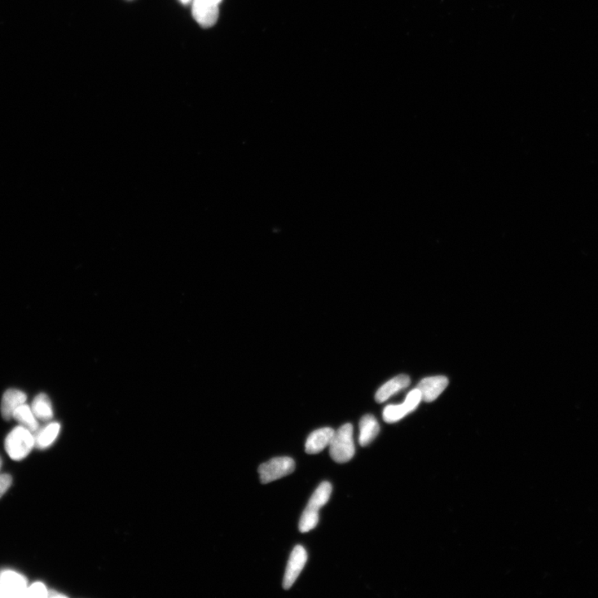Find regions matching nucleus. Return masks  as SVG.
<instances>
[{
  "label": "nucleus",
  "mask_w": 598,
  "mask_h": 598,
  "mask_svg": "<svg viewBox=\"0 0 598 598\" xmlns=\"http://www.w3.org/2000/svg\"><path fill=\"white\" fill-rule=\"evenodd\" d=\"M331 494L332 486L329 482H323L316 488L299 522V530L302 533H307L318 525L319 509L328 502Z\"/></svg>",
  "instance_id": "f257e3e1"
},
{
  "label": "nucleus",
  "mask_w": 598,
  "mask_h": 598,
  "mask_svg": "<svg viewBox=\"0 0 598 598\" xmlns=\"http://www.w3.org/2000/svg\"><path fill=\"white\" fill-rule=\"evenodd\" d=\"M329 452L332 459L337 463L344 464L353 458L355 445L353 425L345 424L334 432L329 444Z\"/></svg>",
  "instance_id": "f03ea898"
},
{
  "label": "nucleus",
  "mask_w": 598,
  "mask_h": 598,
  "mask_svg": "<svg viewBox=\"0 0 598 598\" xmlns=\"http://www.w3.org/2000/svg\"><path fill=\"white\" fill-rule=\"evenodd\" d=\"M4 447L12 460H24L35 447L34 435L24 426H17L7 435Z\"/></svg>",
  "instance_id": "7ed1b4c3"
},
{
  "label": "nucleus",
  "mask_w": 598,
  "mask_h": 598,
  "mask_svg": "<svg viewBox=\"0 0 598 598\" xmlns=\"http://www.w3.org/2000/svg\"><path fill=\"white\" fill-rule=\"evenodd\" d=\"M296 462L290 457H277L259 466L258 474L262 483H269L291 474Z\"/></svg>",
  "instance_id": "20e7f679"
},
{
  "label": "nucleus",
  "mask_w": 598,
  "mask_h": 598,
  "mask_svg": "<svg viewBox=\"0 0 598 598\" xmlns=\"http://www.w3.org/2000/svg\"><path fill=\"white\" fill-rule=\"evenodd\" d=\"M28 580L14 570L0 571V598H24Z\"/></svg>",
  "instance_id": "39448f33"
},
{
  "label": "nucleus",
  "mask_w": 598,
  "mask_h": 598,
  "mask_svg": "<svg viewBox=\"0 0 598 598\" xmlns=\"http://www.w3.org/2000/svg\"><path fill=\"white\" fill-rule=\"evenodd\" d=\"M422 401L421 394L417 388L409 393L404 402L400 404H389L384 409V420L388 423H395L414 411Z\"/></svg>",
  "instance_id": "423d86ee"
},
{
  "label": "nucleus",
  "mask_w": 598,
  "mask_h": 598,
  "mask_svg": "<svg viewBox=\"0 0 598 598\" xmlns=\"http://www.w3.org/2000/svg\"><path fill=\"white\" fill-rule=\"evenodd\" d=\"M307 560V553L305 548L301 545H297L290 554L287 569H286L283 582V587L285 590H289L292 588L303 568H305Z\"/></svg>",
  "instance_id": "0eeeda50"
},
{
  "label": "nucleus",
  "mask_w": 598,
  "mask_h": 598,
  "mask_svg": "<svg viewBox=\"0 0 598 598\" xmlns=\"http://www.w3.org/2000/svg\"><path fill=\"white\" fill-rule=\"evenodd\" d=\"M193 16L202 27L210 28L218 20V3L212 0H195L193 4Z\"/></svg>",
  "instance_id": "6e6552de"
},
{
  "label": "nucleus",
  "mask_w": 598,
  "mask_h": 598,
  "mask_svg": "<svg viewBox=\"0 0 598 598\" xmlns=\"http://www.w3.org/2000/svg\"><path fill=\"white\" fill-rule=\"evenodd\" d=\"M448 384L449 380L446 377H430L421 380L416 388L420 391L422 401L432 402L446 390Z\"/></svg>",
  "instance_id": "1a4fd4ad"
},
{
  "label": "nucleus",
  "mask_w": 598,
  "mask_h": 598,
  "mask_svg": "<svg viewBox=\"0 0 598 598\" xmlns=\"http://www.w3.org/2000/svg\"><path fill=\"white\" fill-rule=\"evenodd\" d=\"M334 432H335L334 430L330 428H321L312 432L309 437H307L305 445V450L307 454H319L325 448L329 446Z\"/></svg>",
  "instance_id": "9d476101"
},
{
  "label": "nucleus",
  "mask_w": 598,
  "mask_h": 598,
  "mask_svg": "<svg viewBox=\"0 0 598 598\" xmlns=\"http://www.w3.org/2000/svg\"><path fill=\"white\" fill-rule=\"evenodd\" d=\"M27 401V395L23 391L15 389H10L6 391L3 395L1 402V414L6 421L13 418L16 409Z\"/></svg>",
  "instance_id": "9b49d317"
},
{
  "label": "nucleus",
  "mask_w": 598,
  "mask_h": 598,
  "mask_svg": "<svg viewBox=\"0 0 598 598\" xmlns=\"http://www.w3.org/2000/svg\"><path fill=\"white\" fill-rule=\"evenodd\" d=\"M411 384L410 377L399 375L391 379L377 391L375 399L378 403H384L402 390L407 388Z\"/></svg>",
  "instance_id": "f8f14e48"
},
{
  "label": "nucleus",
  "mask_w": 598,
  "mask_h": 598,
  "mask_svg": "<svg viewBox=\"0 0 598 598\" xmlns=\"http://www.w3.org/2000/svg\"><path fill=\"white\" fill-rule=\"evenodd\" d=\"M379 430L380 426L375 417L372 415L364 416L360 421V445L368 446L377 437Z\"/></svg>",
  "instance_id": "ddd939ff"
},
{
  "label": "nucleus",
  "mask_w": 598,
  "mask_h": 598,
  "mask_svg": "<svg viewBox=\"0 0 598 598\" xmlns=\"http://www.w3.org/2000/svg\"><path fill=\"white\" fill-rule=\"evenodd\" d=\"M61 430V425L57 422L51 423L45 426L41 430H38L36 435H34L35 447L45 450L50 447L52 444L58 438Z\"/></svg>",
  "instance_id": "4468645a"
},
{
  "label": "nucleus",
  "mask_w": 598,
  "mask_h": 598,
  "mask_svg": "<svg viewBox=\"0 0 598 598\" xmlns=\"http://www.w3.org/2000/svg\"><path fill=\"white\" fill-rule=\"evenodd\" d=\"M13 418L19 422L20 425L29 430L31 432H37L39 430L38 419L29 404L24 403L17 407L13 414Z\"/></svg>",
  "instance_id": "2eb2a0df"
},
{
  "label": "nucleus",
  "mask_w": 598,
  "mask_h": 598,
  "mask_svg": "<svg viewBox=\"0 0 598 598\" xmlns=\"http://www.w3.org/2000/svg\"><path fill=\"white\" fill-rule=\"evenodd\" d=\"M32 411L36 418L41 421H50L54 416L52 403L50 398L46 394H39L34 399L32 402Z\"/></svg>",
  "instance_id": "dca6fc26"
},
{
  "label": "nucleus",
  "mask_w": 598,
  "mask_h": 598,
  "mask_svg": "<svg viewBox=\"0 0 598 598\" xmlns=\"http://www.w3.org/2000/svg\"><path fill=\"white\" fill-rule=\"evenodd\" d=\"M48 590L45 584L36 582L28 586L24 598H45L48 597Z\"/></svg>",
  "instance_id": "f3484780"
},
{
  "label": "nucleus",
  "mask_w": 598,
  "mask_h": 598,
  "mask_svg": "<svg viewBox=\"0 0 598 598\" xmlns=\"http://www.w3.org/2000/svg\"><path fill=\"white\" fill-rule=\"evenodd\" d=\"M12 485V477L10 474H0V499L6 493Z\"/></svg>",
  "instance_id": "a211bd4d"
},
{
  "label": "nucleus",
  "mask_w": 598,
  "mask_h": 598,
  "mask_svg": "<svg viewBox=\"0 0 598 598\" xmlns=\"http://www.w3.org/2000/svg\"><path fill=\"white\" fill-rule=\"evenodd\" d=\"M48 597H66V596L57 591L51 590L48 591Z\"/></svg>",
  "instance_id": "6ab92c4d"
},
{
  "label": "nucleus",
  "mask_w": 598,
  "mask_h": 598,
  "mask_svg": "<svg viewBox=\"0 0 598 598\" xmlns=\"http://www.w3.org/2000/svg\"><path fill=\"white\" fill-rule=\"evenodd\" d=\"M180 1H182L184 3H187L190 2L191 0H180Z\"/></svg>",
  "instance_id": "aec40b11"
},
{
  "label": "nucleus",
  "mask_w": 598,
  "mask_h": 598,
  "mask_svg": "<svg viewBox=\"0 0 598 598\" xmlns=\"http://www.w3.org/2000/svg\"><path fill=\"white\" fill-rule=\"evenodd\" d=\"M212 1L219 4V3L221 2V0H212Z\"/></svg>",
  "instance_id": "412c9836"
},
{
  "label": "nucleus",
  "mask_w": 598,
  "mask_h": 598,
  "mask_svg": "<svg viewBox=\"0 0 598 598\" xmlns=\"http://www.w3.org/2000/svg\"><path fill=\"white\" fill-rule=\"evenodd\" d=\"M1 465H2V460H1V458H0V469H1Z\"/></svg>",
  "instance_id": "4be33fe9"
}]
</instances>
